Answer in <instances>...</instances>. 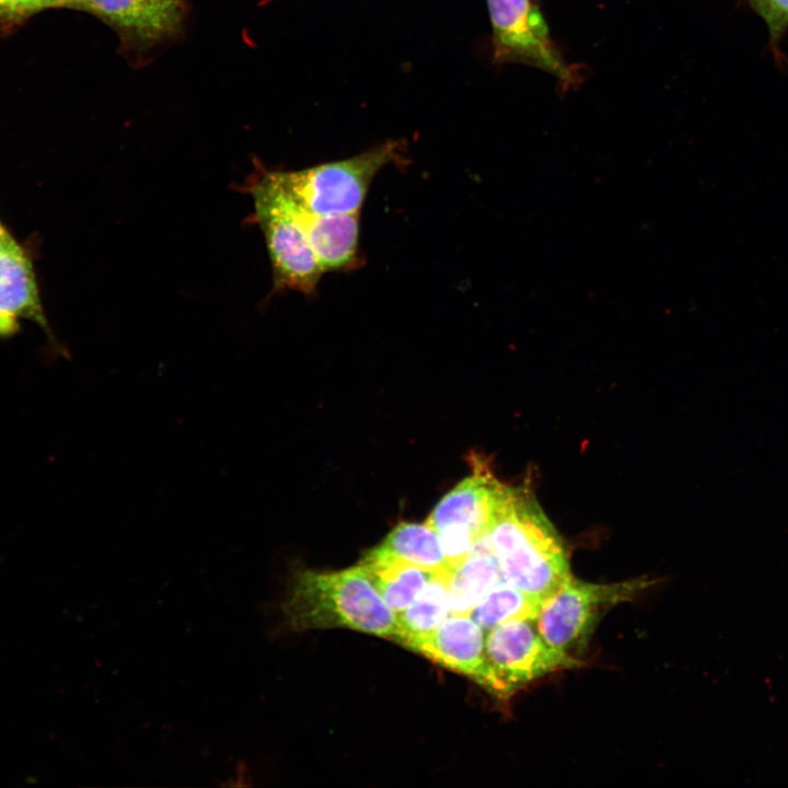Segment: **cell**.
Masks as SVG:
<instances>
[{"instance_id":"obj_9","label":"cell","mask_w":788,"mask_h":788,"mask_svg":"<svg viewBox=\"0 0 788 788\" xmlns=\"http://www.w3.org/2000/svg\"><path fill=\"white\" fill-rule=\"evenodd\" d=\"M485 633L470 615H451L408 649L471 677L494 697L507 702L509 697L486 658Z\"/></svg>"},{"instance_id":"obj_6","label":"cell","mask_w":788,"mask_h":788,"mask_svg":"<svg viewBox=\"0 0 788 788\" xmlns=\"http://www.w3.org/2000/svg\"><path fill=\"white\" fill-rule=\"evenodd\" d=\"M473 464V474L448 493L425 522L438 533L452 571L487 533L508 490L486 464Z\"/></svg>"},{"instance_id":"obj_10","label":"cell","mask_w":788,"mask_h":788,"mask_svg":"<svg viewBox=\"0 0 788 788\" xmlns=\"http://www.w3.org/2000/svg\"><path fill=\"white\" fill-rule=\"evenodd\" d=\"M81 10L99 16L123 36L147 44L175 34L185 7L184 0H83Z\"/></svg>"},{"instance_id":"obj_2","label":"cell","mask_w":788,"mask_h":788,"mask_svg":"<svg viewBox=\"0 0 788 788\" xmlns=\"http://www.w3.org/2000/svg\"><path fill=\"white\" fill-rule=\"evenodd\" d=\"M281 611L292 630L348 628L397 640V616L362 564L332 572L296 571Z\"/></svg>"},{"instance_id":"obj_4","label":"cell","mask_w":788,"mask_h":788,"mask_svg":"<svg viewBox=\"0 0 788 788\" xmlns=\"http://www.w3.org/2000/svg\"><path fill=\"white\" fill-rule=\"evenodd\" d=\"M403 146L387 141L348 159L312 167L279 172V176L309 212H360L376 173L402 158Z\"/></svg>"},{"instance_id":"obj_21","label":"cell","mask_w":788,"mask_h":788,"mask_svg":"<svg viewBox=\"0 0 788 788\" xmlns=\"http://www.w3.org/2000/svg\"><path fill=\"white\" fill-rule=\"evenodd\" d=\"M10 236H11L10 233L7 231V229L0 222V244Z\"/></svg>"},{"instance_id":"obj_20","label":"cell","mask_w":788,"mask_h":788,"mask_svg":"<svg viewBox=\"0 0 788 788\" xmlns=\"http://www.w3.org/2000/svg\"><path fill=\"white\" fill-rule=\"evenodd\" d=\"M43 9L71 8L82 9L83 0H40Z\"/></svg>"},{"instance_id":"obj_1","label":"cell","mask_w":788,"mask_h":788,"mask_svg":"<svg viewBox=\"0 0 788 788\" xmlns=\"http://www.w3.org/2000/svg\"><path fill=\"white\" fill-rule=\"evenodd\" d=\"M485 537L503 580L540 603L571 576L560 535L525 485L508 487Z\"/></svg>"},{"instance_id":"obj_17","label":"cell","mask_w":788,"mask_h":788,"mask_svg":"<svg viewBox=\"0 0 788 788\" xmlns=\"http://www.w3.org/2000/svg\"><path fill=\"white\" fill-rule=\"evenodd\" d=\"M541 603L502 580L471 611L470 616L485 630L521 618H535Z\"/></svg>"},{"instance_id":"obj_12","label":"cell","mask_w":788,"mask_h":788,"mask_svg":"<svg viewBox=\"0 0 788 788\" xmlns=\"http://www.w3.org/2000/svg\"><path fill=\"white\" fill-rule=\"evenodd\" d=\"M300 217L323 273L358 265L359 212L316 215L300 205Z\"/></svg>"},{"instance_id":"obj_18","label":"cell","mask_w":788,"mask_h":788,"mask_svg":"<svg viewBox=\"0 0 788 788\" xmlns=\"http://www.w3.org/2000/svg\"><path fill=\"white\" fill-rule=\"evenodd\" d=\"M754 12L765 22L774 54L788 28V0H750Z\"/></svg>"},{"instance_id":"obj_14","label":"cell","mask_w":788,"mask_h":788,"mask_svg":"<svg viewBox=\"0 0 788 788\" xmlns=\"http://www.w3.org/2000/svg\"><path fill=\"white\" fill-rule=\"evenodd\" d=\"M502 580L498 559L484 535L472 554L452 571L450 614L470 615L477 603Z\"/></svg>"},{"instance_id":"obj_8","label":"cell","mask_w":788,"mask_h":788,"mask_svg":"<svg viewBox=\"0 0 788 788\" xmlns=\"http://www.w3.org/2000/svg\"><path fill=\"white\" fill-rule=\"evenodd\" d=\"M495 56L547 71L563 82L573 78L553 44L547 24L532 0H487Z\"/></svg>"},{"instance_id":"obj_5","label":"cell","mask_w":788,"mask_h":788,"mask_svg":"<svg viewBox=\"0 0 788 788\" xmlns=\"http://www.w3.org/2000/svg\"><path fill=\"white\" fill-rule=\"evenodd\" d=\"M646 579L591 583L572 576L545 599L535 615L536 628L552 648L577 658L600 617L650 586Z\"/></svg>"},{"instance_id":"obj_7","label":"cell","mask_w":788,"mask_h":788,"mask_svg":"<svg viewBox=\"0 0 788 788\" xmlns=\"http://www.w3.org/2000/svg\"><path fill=\"white\" fill-rule=\"evenodd\" d=\"M485 652L509 698L533 681L581 664L578 658L548 646L534 618L509 621L486 631Z\"/></svg>"},{"instance_id":"obj_11","label":"cell","mask_w":788,"mask_h":788,"mask_svg":"<svg viewBox=\"0 0 788 788\" xmlns=\"http://www.w3.org/2000/svg\"><path fill=\"white\" fill-rule=\"evenodd\" d=\"M20 318L47 327L32 263L10 236L0 244V336L13 334Z\"/></svg>"},{"instance_id":"obj_19","label":"cell","mask_w":788,"mask_h":788,"mask_svg":"<svg viewBox=\"0 0 788 788\" xmlns=\"http://www.w3.org/2000/svg\"><path fill=\"white\" fill-rule=\"evenodd\" d=\"M43 10L40 0H0V20L20 21Z\"/></svg>"},{"instance_id":"obj_3","label":"cell","mask_w":788,"mask_h":788,"mask_svg":"<svg viewBox=\"0 0 788 788\" xmlns=\"http://www.w3.org/2000/svg\"><path fill=\"white\" fill-rule=\"evenodd\" d=\"M248 184L254 219L265 237L275 290L313 294L323 270L309 243L300 204L278 171L262 170Z\"/></svg>"},{"instance_id":"obj_16","label":"cell","mask_w":788,"mask_h":788,"mask_svg":"<svg viewBox=\"0 0 788 788\" xmlns=\"http://www.w3.org/2000/svg\"><path fill=\"white\" fill-rule=\"evenodd\" d=\"M360 564L366 567L383 601L395 614L415 600L436 572L394 560L363 558Z\"/></svg>"},{"instance_id":"obj_15","label":"cell","mask_w":788,"mask_h":788,"mask_svg":"<svg viewBox=\"0 0 788 788\" xmlns=\"http://www.w3.org/2000/svg\"><path fill=\"white\" fill-rule=\"evenodd\" d=\"M452 570L436 571L415 600L397 616V640L408 648L434 629L450 614L449 592Z\"/></svg>"},{"instance_id":"obj_13","label":"cell","mask_w":788,"mask_h":788,"mask_svg":"<svg viewBox=\"0 0 788 788\" xmlns=\"http://www.w3.org/2000/svg\"><path fill=\"white\" fill-rule=\"evenodd\" d=\"M364 558L401 561L431 571L451 570L438 533L427 523H399Z\"/></svg>"}]
</instances>
